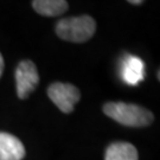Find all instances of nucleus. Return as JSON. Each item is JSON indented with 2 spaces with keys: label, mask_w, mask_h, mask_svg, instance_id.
Wrapping results in <instances>:
<instances>
[{
  "label": "nucleus",
  "mask_w": 160,
  "mask_h": 160,
  "mask_svg": "<svg viewBox=\"0 0 160 160\" xmlns=\"http://www.w3.org/2000/svg\"><path fill=\"white\" fill-rule=\"evenodd\" d=\"M128 2L133 4V5H141V4H143L142 0H128Z\"/></svg>",
  "instance_id": "9d476101"
},
{
  "label": "nucleus",
  "mask_w": 160,
  "mask_h": 160,
  "mask_svg": "<svg viewBox=\"0 0 160 160\" xmlns=\"http://www.w3.org/2000/svg\"><path fill=\"white\" fill-rule=\"evenodd\" d=\"M32 6L36 11L45 17H57L68 11L69 4L65 0H34Z\"/></svg>",
  "instance_id": "6e6552de"
},
{
  "label": "nucleus",
  "mask_w": 160,
  "mask_h": 160,
  "mask_svg": "<svg viewBox=\"0 0 160 160\" xmlns=\"http://www.w3.org/2000/svg\"><path fill=\"white\" fill-rule=\"evenodd\" d=\"M96 31V22L90 16L64 18L56 25V34L61 39L71 43H84Z\"/></svg>",
  "instance_id": "f03ea898"
},
{
  "label": "nucleus",
  "mask_w": 160,
  "mask_h": 160,
  "mask_svg": "<svg viewBox=\"0 0 160 160\" xmlns=\"http://www.w3.org/2000/svg\"><path fill=\"white\" fill-rule=\"evenodd\" d=\"M4 68H5V63H4V58H2V56H1V53H0V77H1V75H2Z\"/></svg>",
  "instance_id": "1a4fd4ad"
},
{
  "label": "nucleus",
  "mask_w": 160,
  "mask_h": 160,
  "mask_svg": "<svg viewBox=\"0 0 160 160\" xmlns=\"http://www.w3.org/2000/svg\"><path fill=\"white\" fill-rule=\"evenodd\" d=\"M121 76L125 83L129 86H137L145 80V63L139 57L127 55L122 61Z\"/></svg>",
  "instance_id": "39448f33"
},
{
  "label": "nucleus",
  "mask_w": 160,
  "mask_h": 160,
  "mask_svg": "<svg viewBox=\"0 0 160 160\" xmlns=\"http://www.w3.org/2000/svg\"><path fill=\"white\" fill-rule=\"evenodd\" d=\"M39 83V75L36 64L32 61H22L16 70L17 95L20 100H25L36 90Z\"/></svg>",
  "instance_id": "20e7f679"
},
{
  "label": "nucleus",
  "mask_w": 160,
  "mask_h": 160,
  "mask_svg": "<svg viewBox=\"0 0 160 160\" xmlns=\"http://www.w3.org/2000/svg\"><path fill=\"white\" fill-rule=\"evenodd\" d=\"M103 113L122 126L135 128L149 126L154 120L152 112L133 103L108 102L103 106Z\"/></svg>",
  "instance_id": "f257e3e1"
},
{
  "label": "nucleus",
  "mask_w": 160,
  "mask_h": 160,
  "mask_svg": "<svg viewBox=\"0 0 160 160\" xmlns=\"http://www.w3.org/2000/svg\"><path fill=\"white\" fill-rule=\"evenodd\" d=\"M48 96L61 112L70 114L74 112L75 104L80 102L81 92L74 84L55 82L48 88Z\"/></svg>",
  "instance_id": "7ed1b4c3"
},
{
  "label": "nucleus",
  "mask_w": 160,
  "mask_h": 160,
  "mask_svg": "<svg viewBox=\"0 0 160 160\" xmlns=\"http://www.w3.org/2000/svg\"><path fill=\"white\" fill-rule=\"evenodd\" d=\"M25 147L17 137L0 132V160H23Z\"/></svg>",
  "instance_id": "423d86ee"
},
{
  "label": "nucleus",
  "mask_w": 160,
  "mask_h": 160,
  "mask_svg": "<svg viewBox=\"0 0 160 160\" xmlns=\"http://www.w3.org/2000/svg\"><path fill=\"white\" fill-rule=\"evenodd\" d=\"M104 160H139V153L132 143L119 141L107 147Z\"/></svg>",
  "instance_id": "0eeeda50"
}]
</instances>
